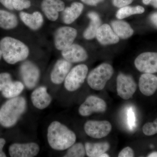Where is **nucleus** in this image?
<instances>
[{
  "label": "nucleus",
  "mask_w": 157,
  "mask_h": 157,
  "mask_svg": "<svg viewBox=\"0 0 157 157\" xmlns=\"http://www.w3.org/2000/svg\"><path fill=\"white\" fill-rule=\"evenodd\" d=\"M47 140L52 149L62 151L68 149L76 142V134L58 121H54L47 129Z\"/></svg>",
  "instance_id": "obj_1"
},
{
  "label": "nucleus",
  "mask_w": 157,
  "mask_h": 157,
  "mask_svg": "<svg viewBox=\"0 0 157 157\" xmlns=\"http://www.w3.org/2000/svg\"><path fill=\"white\" fill-rule=\"evenodd\" d=\"M27 104L25 98L18 97L6 101L0 108V124L9 128L16 124L26 110Z\"/></svg>",
  "instance_id": "obj_2"
},
{
  "label": "nucleus",
  "mask_w": 157,
  "mask_h": 157,
  "mask_svg": "<svg viewBox=\"0 0 157 157\" xmlns=\"http://www.w3.org/2000/svg\"><path fill=\"white\" fill-rule=\"evenodd\" d=\"M0 48L5 60L14 64L27 58L29 53L28 47L18 39L6 37L0 41Z\"/></svg>",
  "instance_id": "obj_3"
},
{
  "label": "nucleus",
  "mask_w": 157,
  "mask_h": 157,
  "mask_svg": "<svg viewBox=\"0 0 157 157\" xmlns=\"http://www.w3.org/2000/svg\"><path fill=\"white\" fill-rule=\"evenodd\" d=\"M113 69L111 65L103 63L92 70L87 77V83L92 89L102 90L112 77Z\"/></svg>",
  "instance_id": "obj_4"
},
{
  "label": "nucleus",
  "mask_w": 157,
  "mask_h": 157,
  "mask_svg": "<svg viewBox=\"0 0 157 157\" xmlns=\"http://www.w3.org/2000/svg\"><path fill=\"white\" fill-rule=\"evenodd\" d=\"M88 68L84 64L78 65L73 67L65 78L64 85L70 92L77 90L84 83L87 76Z\"/></svg>",
  "instance_id": "obj_5"
},
{
  "label": "nucleus",
  "mask_w": 157,
  "mask_h": 157,
  "mask_svg": "<svg viewBox=\"0 0 157 157\" xmlns=\"http://www.w3.org/2000/svg\"><path fill=\"white\" fill-rule=\"evenodd\" d=\"M20 73L26 87L33 89L39 82L40 71L39 67L30 61L24 62L20 67Z\"/></svg>",
  "instance_id": "obj_6"
},
{
  "label": "nucleus",
  "mask_w": 157,
  "mask_h": 157,
  "mask_svg": "<svg viewBox=\"0 0 157 157\" xmlns=\"http://www.w3.org/2000/svg\"><path fill=\"white\" fill-rule=\"evenodd\" d=\"M107 105L101 98L94 96H90L78 108V113L82 117H88L93 113H103L106 111Z\"/></svg>",
  "instance_id": "obj_7"
},
{
  "label": "nucleus",
  "mask_w": 157,
  "mask_h": 157,
  "mask_svg": "<svg viewBox=\"0 0 157 157\" xmlns=\"http://www.w3.org/2000/svg\"><path fill=\"white\" fill-rule=\"evenodd\" d=\"M84 129L89 136L98 139L109 135L112 130V125L107 121H88L85 124Z\"/></svg>",
  "instance_id": "obj_8"
},
{
  "label": "nucleus",
  "mask_w": 157,
  "mask_h": 157,
  "mask_svg": "<svg viewBox=\"0 0 157 157\" xmlns=\"http://www.w3.org/2000/svg\"><path fill=\"white\" fill-rule=\"evenodd\" d=\"M77 31L70 27H62L57 30L55 34L56 48L62 51L73 44L77 36Z\"/></svg>",
  "instance_id": "obj_9"
},
{
  "label": "nucleus",
  "mask_w": 157,
  "mask_h": 157,
  "mask_svg": "<svg viewBox=\"0 0 157 157\" xmlns=\"http://www.w3.org/2000/svg\"><path fill=\"white\" fill-rule=\"evenodd\" d=\"M118 95L124 100L132 98L137 90V84L132 76L121 73L117 78Z\"/></svg>",
  "instance_id": "obj_10"
},
{
  "label": "nucleus",
  "mask_w": 157,
  "mask_h": 157,
  "mask_svg": "<svg viewBox=\"0 0 157 157\" xmlns=\"http://www.w3.org/2000/svg\"><path fill=\"white\" fill-rule=\"evenodd\" d=\"M135 67L141 72L153 73L157 72V53L144 52L137 57Z\"/></svg>",
  "instance_id": "obj_11"
},
{
  "label": "nucleus",
  "mask_w": 157,
  "mask_h": 157,
  "mask_svg": "<svg viewBox=\"0 0 157 157\" xmlns=\"http://www.w3.org/2000/svg\"><path fill=\"white\" fill-rule=\"evenodd\" d=\"M40 151V147L35 142L14 143L9 147V153L12 157H34Z\"/></svg>",
  "instance_id": "obj_12"
},
{
  "label": "nucleus",
  "mask_w": 157,
  "mask_h": 157,
  "mask_svg": "<svg viewBox=\"0 0 157 157\" xmlns=\"http://www.w3.org/2000/svg\"><path fill=\"white\" fill-rule=\"evenodd\" d=\"M31 101L37 109H44L50 105L52 98L45 86H39L34 90L31 94Z\"/></svg>",
  "instance_id": "obj_13"
},
{
  "label": "nucleus",
  "mask_w": 157,
  "mask_h": 157,
  "mask_svg": "<svg viewBox=\"0 0 157 157\" xmlns=\"http://www.w3.org/2000/svg\"><path fill=\"white\" fill-rule=\"evenodd\" d=\"M71 67V63L65 59L58 60L51 73L50 79L52 82L56 85L60 84L64 82Z\"/></svg>",
  "instance_id": "obj_14"
},
{
  "label": "nucleus",
  "mask_w": 157,
  "mask_h": 157,
  "mask_svg": "<svg viewBox=\"0 0 157 157\" xmlns=\"http://www.w3.org/2000/svg\"><path fill=\"white\" fill-rule=\"evenodd\" d=\"M62 55L65 60L71 63L83 62L88 57L86 52L77 44H72L62 50Z\"/></svg>",
  "instance_id": "obj_15"
},
{
  "label": "nucleus",
  "mask_w": 157,
  "mask_h": 157,
  "mask_svg": "<svg viewBox=\"0 0 157 157\" xmlns=\"http://www.w3.org/2000/svg\"><path fill=\"white\" fill-rule=\"evenodd\" d=\"M41 7L48 19L55 21L58 18L59 12L64 10L65 4L61 0H43Z\"/></svg>",
  "instance_id": "obj_16"
},
{
  "label": "nucleus",
  "mask_w": 157,
  "mask_h": 157,
  "mask_svg": "<svg viewBox=\"0 0 157 157\" xmlns=\"http://www.w3.org/2000/svg\"><path fill=\"white\" fill-rule=\"evenodd\" d=\"M139 87L144 95H152L157 90V76L151 73L142 74L139 78Z\"/></svg>",
  "instance_id": "obj_17"
},
{
  "label": "nucleus",
  "mask_w": 157,
  "mask_h": 157,
  "mask_svg": "<svg viewBox=\"0 0 157 157\" xmlns=\"http://www.w3.org/2000/svg\"><path fill=\"white\" fill-rule=\"evenodd\" d=\"M96 37L98 42L104 45L116 44L119 41V37L110 26L107 24L100 26L97 31Z\"/></svg>",
  "instance_id": "obj_18"
},
{
  "label": "nucleus",
  "mask_w": 157,
  "mask_h": 157,
  "mask_svg": "<svg viewBox=\"0 0 157 157\" xmlns=\"http://www.w3.org/2000/svg\"><path fill=\"white\" fill-rule=\"evenodd\" d=\"M20 17L26 25L33 30L40 29L43 23V16L39 11L34 12L32 14L21 12L20 13Z\"/></svg>",
  "instance_id": "obj_19"
},
{
  "label": "nucleus",
  "mask_w": 157,
  "mask_h": 157,
  "mask_svg": "<svg viewBox=\"0 0 157 157\" xmlns=\"http://www.w3.org/2000/svg\"><path fill=\"white\" fill-rule=\"evenodd\" d=\"M83 9L82 4L74 2L70 7H67L63 10V19L67 24H70L74 22L81 14Z\"/></svg>",
  "instance_id": "obj_20"
},
{
  "label": "nucleus",
  "mask_w": 157,
  "mask_h": 157,
  "mask_svg": "<svg viewBox=\"0 0 157 157\" xmlns=\"http://www.w3.org/2000/svg\"><path fill=\"white\" fill-rule=\"evenodd\" d=\"M86 155L89 157H99L109 150L110 145L107 142L100 143L86 142L85 144Z\"/></svg>",
  "instance_id": "obj_21"
},
{
  "label": "nucleus",
  "mask_w": 157,
  "mask_h": 157,
  "mask_svg": "<svg viewBox=\"0 0 157 157\" xmlns=\"http://www.w3.org/2000/svg\"><path fill=\"white\" fill-rule=\"evenodd\" d=\"M88 16L90 19L88 27L84 31L83 36L85 39L90 40L96 37L98 29L101 24V21L98 14L94 12H90Z\"/></svg>",
  "instance_id": "obj_22"
},
{
  "label": "nucleus",
  "mask_w": 157,
  "mask_h": 157,
  "mask_svg": "<svg viewBox=\"0 0 157 157\" xmlns=\"http://www.w3.org/2000/svg\"><path fill=\"white\" fill-rule=\"evenodd\" d=\"M111 26L114 33L121 39H128L134 33L133 29L128 24L124 21H114L111 22Z\"/></svg>",
  "instance_id": "obj_23"
},
{
  "label": "nucleus",
  "mask_w": 157,
  "mask_h": 157,
  "mask_svg": "<svg viewBox=\"0 0 157 157\" xmlns=\"http://www.w3.org/2000/svg\"><path fill=\"white\" fill-rule=\"evenodd\" d=\"M24 88V85L21 82L12 81L2 90V94L9 99L16 98L20 95Z\"/></svg>",
  "instance_id": "obj_24"
},
{
  "label": "nucleus",
  "mask_w": 157,
  "mask_h": 157,
  "mask_svg": "<svg viewBox=\"0 0 157 157\" xmlns=\"http://www.w3.org/2000/svg\"><path fill=\"white\" fill-rule=\"evenodd\" d=\"M18 22L14 14L4 10H0V27L5 29L15 28Z\"/></svg>",
  "instance_id": "obj_25"
},
{
  "label": "nucleus",
  "mask_w": 157,
  "mask_h": 157,
  "mask_svg": "<svg viewBox=\"0 0 157 157\" xmlns=\"http://www.w3.org/2000/svg\"><path fill=\"white\" fill-rule=\"evenodd\" d=\"M144 11V8L142 6L131 7L126 6L121 8L118 11L116 14V17L119 19H123L133 14H142Z\"/></svg>",
  "instance_id": "obj_26"
},
{
  "label": "nucleus",
  "mask_w": 157,
  "mask_h": 157,
  "mask_svg": "<svg viewBox=\"0 0 157 157\" xmlns=\"http://www.w3.org/2000/svg\"><path fill=\"white\" fill-rule=\"evenodd\" d=\"M86 155L85 147L80 142L74 143L68 149L64 157H83Z\"/></svg>",
  "instance_id": "obj_27"
},
{
  "label": "nucleus",
  "mask_w": 157,
  "mask_h": 157,
  "mask_svg": "<svg viewBox=\"0 0 157 157\" xmlns=\"http://www.w3.org/2000/svg\"><path fill=\"white\" fill-rule=\"evenodd\" d=\"M143 132L144 135L151 136L157 133V118L153 122H149L145 124L143 127Z\"/></svg>",
  "instance_id": "obj_28"
},
{
  "label": "nucleus",
  "mask_w": 157,
  "mask_h": 157,
  "mask_svg": "<svg viewBox=\"0 0 157 157\" xmlns=\"http://www.w3.org/2000/svg\"><path fill=\"white\" fill-rule=\"evenodd\" d=\"M13 8L17 11L28 9L31 6L30 1L29 0H12Z\"/></svg>",
  "instance_id": "obj_29"
},
{
  "label": "nucleus",
  "mask_w": 157,
  "mask_h": 157,
  "mask_svg": "<svg viewBox=\"0 0 157 157\" xmlns=\"http://www.w3.org/2000/svg\"><path fill=\"white\" fill-rule=\"evenodd\" d=\"M11 75L9 73H4L0 74V91L12 81Z\"/></svg>",
  "instance_id": "obj_30"
},
{
  "label": "nucleus",
  "mask_w": 157,
  "mask_h": 157,
  "mask_svg": "<svg viewBox=\"0 0 157 157\" xmlns=\"http://www.w3.org/2000/svg\"><path fill=\"white\" fill-rule=\"evenodd\" d=\"M135 155L134 151L131 147H127L121 151L118 154L119 157H133Z\"/></svg>",
  "instance_id": "obj_31"
},
{
  "label": "nucleus",
  "mask_w": 157,
  "mask_h": 157,
  "mask_svg": "<svg viewBox=\"0 0 157 157\" xmlns=\"http://www.w3.org/2000/svg\"><path fill=\"white\" fill-rule=\"evenodd\" d=\"M132 1L133 0H113V2L116 7L122 8L131 4Z\"/></svg>",
  "instance_id": "obj_32"
},
{
  "label": "nucleus",
  "mask_w": 157,
  "mask_h": 157,
  "mask_svg": "<svg viewBox=\"0 0 157 157\" xmlns=\"http://www.w3.org/2000/svg\"><path fill=\"white\" fill-rule=\"evenodd\" d=\"M128 124L130 125L131 128H132L135 124V115L132 109H130L128 111Z\"/></svg>",
  "instance_id": "obj_33"
},
{
  "label": "nucleus",
  "mask_w": 157,
  "mask_h": 157,
  "mask_svg": "<svg viewBox=\"0 0 157 157\" xmlns=\"http://www.w3.org/2000/svg\"><path fill=\"white\" fill-rule=\"evenodd\" d=\"M0 2L2 4L9 10H13V4H12V0H0Z\"/></svg>",
  "instance_id": "obj_34"
},
{
  "label": "nucleus",
  "mask_w": 157,
  "mask_h": 157,
  "mask_svg": "<svg viewBox=\"0 0 157 157\" xmlns=\"http://www.w3.org/2000/svg\"><path fill=\"white\" fill-rule=\"evenodd\" d=\"M6 143V140L4 138H0V157H6V154L3 149Z\"/></svg>",
  "instance_id": "obj_35"
},
{
  "label": "nucleus",
  "mask_w": 157,
  "mask_h": 157,
  "mask_svg": "<svg viewBox=\"0 0 157 157\" xmlns=\"http://www.w3.org/2000/svg\"><path fill=\"white\" fill-rule=\"evenodd\" d=\"M83 2L89 6H96L104 0H81Z\"/></svg>",
  "instance_id": "obj_36"
},
{
  "label": "nucleus",
  "mask_w": 157,
  "mask_h": 157,
  "mask_svg": "<svg viewBox=\"0 0 157 157\" xmlns=\"http://www.w3.org/2000/svg\"><path fill=\"white\" fill-rule=\"evenodd\" d=\"M150 19L152 23L157 27V12L152 14L150 17Z\"/></svg>",
  "instance_id": "obj_37"
},
{
  "label": "nucleus",
  "mask_w": 157,
  "mask_h": 157,
  "mask_svg": "<svg viewBox=\"0 0 157 157\" xmlns=\"http://www.w3.org/2000/svg\"><path fill=\"white\" fill-rule=\"evenodd\" d=\"M142 1L145 5L151 4L155 8H157V0H143Z\"/></svg>",
  "instance_id": "obj_38"
},
{
  "label": "nucleus",
  "mask_w": 157,
  "mask_h": 157,
  "mask_svg": "<svg viewBox=\"0 0 157 157\" xmlns=\"http://www.w3.org/2000/svg\"><path fill=\"white\" fill-rule=\"evenodd\" d=\"M148 157H157V152L155 151L151 153L150 154L147 156Z\"/></svg>",
  "instance_id": "obj_39"
},
{
  "label": "nucleus",
  "mask_w": 157,
  "mask_h": 157,
  "mask_svg": "<svg viewBox=\"0 0 157 157\" xmlns=\"http://www.w3.org/2000/svg\"><path fill=\"white\" fill-rule=\"evenodd\" d=\"M109 155L107 154H106V153H104L102 154H101V155L99 157H109Z\"/></svg>",
  "instance_id": "obj_40"
},
{
  "label": "nucleus",
  "mask_w": 157,
  "mask_h": 157,
  "mask_svg": "<svg viewBox=\"0 0 157 157\" xmlns=\"http://www.w3.org/2000/svg\"><path fill=\"white\" fill-rule=\"evenodd\" d=\"M2 51H1V48H0V59L2 58Z\"/></svg>",
  "instance_id": "obj_41"
}]
</instances>
